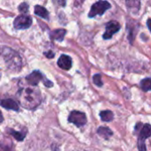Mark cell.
I'll use <instances>...</instances> for the list:
<instances>
[{"instance_id": "18", "label": "cell", "mask_w": 151, "mask_h": 151, "mask_svg": "<svg viewBox=\"0 0 151 151\" xmlns=\"http://www.w3.org/2000/svg\"><path fill=\"white\" fill-rule=\"evenodd\" d=\"M93 81L97 87H103L104 83H103V81H102V78H101V74H99V73L95 74L94 77H93Z\"/></svg>"}, {"instance_id": "3", "label": "cell", "mask_w": 151, "mask_h": 151, "mask_svg": "<svg viewBox=\"0 0 151 151\" xmlns=\"http://www.w3.org/2000/svg\"><path fill=\"white\" fill-rule=\"evenodd\" d=\"M26 81L29 85H31L33 87H35L36 85H38V83L42 81H43L44 86H46L47 88H50L53 86V83L50 81H49L48 79H46V77H44L43 74L39 71H34L33 73L28 74L26 77Z\"/></svg>"}, {"instance_id": "21", "label": "cell", "mask_w": 151, "mask_h": 151, "mask_svg": "<svg viewBox=\"0 0 151 151\" xmlns=\"http://www.w3.org/2000/svg\"><path fill=\"white\" fill-rule=\"evenodd\" d=\"M44 55H45L48 58H53L54 56H55V53L52 52V51L50 50V51H48V52H44Z\"/></svg>"}, {"instance_id": "1", "label": "cell", "mask_w": 151, "mask_h": 151, "mask_svg": "<svg viewBox=\"0 0 151 151\" xmlns=\"http://www.w3.org/2000/svg\"><path fill=\"white\" fill-rule=\"evenodd\" d=\"M17 97L21 106L27 110L35 109L42 102L40 90L31 87L19 89L17 93Z\"/></svg>"}, {"instance_id": "22", "label": "cell", "mask_w": 151, "mask_h": 151, "mask_svg": "<svg viewBox=\"0 0 151 151\" xmlns=\"http://www.w3.org/2000/svg\"><path fill=\"white\" fill-rule=\"evenodd\" d=\"M3 121H4V117H3V115H2V112L0 111V124H1Z\"/></svg>"}, {"instance_id": "5", "label": "cell", "mask_w": 151, "mask_h": 151, "mask_svg": "<svg viewBox=\"0 0 151 151\" xmlns=\"http://www.w3.org/2000/svg\"><path fill=\"white\" fill-rule=\"evenodd\" d=\"M68 121L70 123H73L78 127H83L84 125H86L87 117H86L85 113H83L81 111H73L70 113V115L68 117Z\"/></svg>"}, {"instance_id": "12", "label": "cell", "mask_w": 151, "mask_h": 151, "mask_svg": "<svg viewBox=\"0 0 151 151\" xmlns=\"http://www.w3.org/2000/svg\"><path fill=\"white\" fill-rule=\"evenodd\" d=\"M97 134L100 136H102L103 138L106 139V140L109 139L110 137H111L112 134H113L112 131L109 127H100L97 129Z\"/></svg>"}, {"instance_id": "13", "label": "cell", "mask_w": 151, "mask_h": 151, "mask_svg": "<svg viewBox=\"0 0 151 151\" xmlns=\"http://www.w3.org/2000/svg\"><path fill=\"white\" fill-rule=\"evenodd\" d=\"M35 13L42 19H47L49 18V12L44 7H42L41 5H35Z\"/></svg>"}, {"instance_id": "10", "label": "cell", "mask_w": 151, "mask_h": 151, "mask_svg": "<svg viewBox=\"0 0 151 151\" xmlns=\"http://www.w3.org/2000/svg\"><path fill=\"white\" fill-rule=\"evenodd\" d=\"M151 134V127L150 124H145L144 126H142L141 131H140V134H139V140L138 142H144L146 139L150 138Z\"/></svg>"}, {"instance_id": "9", "label": "cell", "mask_w": 151, "mask_h": 151, "mask_svg": "<svg viewBox=\"0 0 151 151\" xmlns=\"http://www.w3.org/2000/svg\"><path fill=\"white\" fill-rule=\"evenodd\" d=\"M58 65L64 70H69L72 67V58L69 56L63 54L58 60Z\"/></svg>"}, {"instance_id": "6", "label": "cell", "mask_w": 151, "mask_h": 151, "mask_svg": "<svg viewBox=\"0 0 151 151\" xmlns=\"http://www.w3.org/2000/svg\"><path fill=\"white\" fill-rule=\"evenodd\" d=\"M31 25H32V18L26 14H21L18 16L13 21V26L16 29H27Z\"/></svg>"}, {"instance_id": "4", "label": "cell", "mask_w": 151, "mask_h": 151, "mask_svg": "<svg viewBox=\"0 0 151 151\" xmlns=\"http://www.w3.org/2000/svg\"><path fill=\"white\" fill-rule=\"evenodd\" d=\"M111 7V5L109 2L98 1L91 6V9L89 11V13H88V17L89 18H95L97 15H103Z\"/></svg>"}, {"instance_id": "14", "label": "cell", "mask_w": 151, "mask_h": 151, "mask_svg": "<svg viewBox=\"0 0 151 151\" xmlns=\"http://www.w3.org/2000/svg\"><path fill=\"white\" fill-rule=\"evenodd\" d=\"M126 4L128 10L134 13H136L140 10V2L139 1H127Z\"/></svg>"}, {"instance_id": "11", "label": "cell", "mask_w": 151, "mask_h": 151, "mask_svg": "<svg viewBox=\"0 0 151 151\" xmlns=\"http://www.w3.org/2000/svg\"><path fill=\"white\" fill-rule=\"evenodd\" d=\"M65 34H66V30L65 29H56V30H53L50 33V39L62 42L64 40V37H65Z\"/></svg>"}, {"instance_id": "19", "label": "cell", "mask_w": 151, "mask_h": 151, "mask_svg": "<svg viewBox=\"0 0 151 151\" xmlns=\"http://www.w3.org/2000/svg\"><path fill=\"white\" fill-rule=\"evenodd\" d=\"M19 11L21 12V13H26L28 11V4L27 3H21L19 5Z\"/></svg>"}, {"instance_id": "2", "label": "cell", "mask_w": 151, "mask_h": 151, "mask_svg": "<svg viewBox=\"0 0 151 151\" xmlns=\"http://www.w3.org/2000/svg\"><path fill=\"white\" fill-rule=\"evenodd\" d=\"M0 55L4 59L6 66L12 72H19L22 67V59L19 54L14 50L3 46L0 48Z\"/></svg>"}, {"instance_id": "16", "label": "cell", "mask_w": 151, "mask_h": 151, "mask_svg": "<svg viewBox=\"0 0 151 151\" xmlns=\"http://www.w3.org/2000/svg\"><path fill=\"white\" fill-rule=\"evenodd\" d=\"M7 132L12 135V136H13L17 141H19V142H22L23 140H24V138H25V134H21V133H19V132H16L15 130H13V129H7Z\"/></svg>"}, {"instance_id": "7", "label": "cell", "mask_w": 151, "mask_h": 151, "mask_svg": "<svg viewBox=\"0 0 151 151\" xmlns=\"http://www.w3.org/2000/svg\"><path fill=\"white\" fill-rule=\"evenodd\" d=\"M119 29H120V24L118 21H114V20L110 21L106 25V29L103 35L104 39H105V40L111 39L114 34H116L117 32L119 31Z\"/></svg>"}, {"instance_id": "20", "label": "cell", "mask_w": 151, "mask_h": 151, "mask_svg": "<svg viewBox=\"0 0 151 151\" xmlns=\"http://www.w3.org/2000/svg\"><path fill=\"white\" fill-rule=\"evenodd\" d=\"M138 149L139 151H146V145L144 142H138Z\"/></svg>"}, {"instance_id": "15", "label": "cell", "mask_w": 151, "mask_h": 151, "mask_svg": "<svg viewBox=\"0 0 151 151\" xmlns=\"http://www.w3.org/2000/svg\"><path fill=\"white\" fill-rule=\"evenodd\" d=\"M100 118L104 122H111L114 119V115L111 111H103L100 112Z\"/></svg>"}, {"instance_id": "23", "label": "cell", "mask_w": 151, "mask_h": 151, "mask_svg": "<svg viewBox=\"0 0 151 151\" xmlns=\"http://www.w3.org/2000/svg\"><path fill=\"white\" fill-rule=\"evenodd\" d=\"M150 19H148V21H147V25H148V27H149V29L150 30Z\"/></svg>"}, {"instance_id": "8", "label": "cell", "mask_w": 151, "mask_h": 151, "mask_svg": "<svg viewBox=\"0 0 151 151\" xmlns=\"http://www.w3.org/2000/svg\"><path fill=\"white\" fill-rule=\"evenodd\" d=\"M0 105L2 107H4V109H7V110H12V111H18L19 110V104L14 101L13 99H0Z\"/></svg>"}, {"instance_id": "17", "label": "cell", "mask_w": 151, "mask_h": 151, "mask_svg": "<svg viewBox=\"0 0 151 151\" xmlns=\"http://www.w3.org/2000/svg\"><path fill=\"white\" fill-rule=\"evenodd\" d=\"M141 88L142 90L148 92L151 89V80L150 78H146L141 81Z\"/></svg>"}]
</instances>
